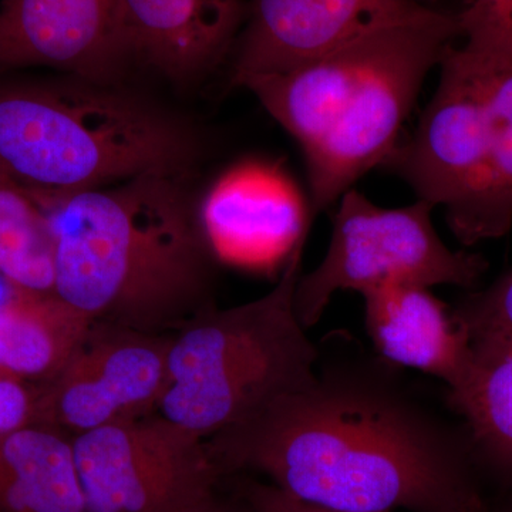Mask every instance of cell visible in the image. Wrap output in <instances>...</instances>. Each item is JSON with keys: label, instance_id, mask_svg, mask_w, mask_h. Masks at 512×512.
Segmentation results:
<instances>
[{"label": "cell", "instance_id": "obj_1", "mask_svg": "<svg viewBox=\"0 0 512 512\" xmlns=\"http://www.w3.org/2000/svg\"><path fill=\"white\" fill-rule=\"evenodd\" d=\"M207 441L221 478L254 474L284 493L336 510L477 512L466 434L387 377L323 370Z\"/></svg>", "mask_w": 512, "mask_h": 512}, {"label": "cell", "instance_id": "obj_2", "mask_svg": "<svg viewBox=\"0 0 512 512\" xmlns=\"http://www.w3.org/2000/svg\"><path fill=\"white\" fill-rule=\"evenodd\" d=\"M33 197L55 237L53 295L90 322L174 333L215 306V261L181 177Z\"/></svg>", "mask_w": 512, "mask_h": 512}, {"label": "cell", "instance_id": "obj_3", "mask_svg": "<svg viewBox=\"0 0 512 512\" xmlns=\"http://www.w3.org/2000/svg\"><path fill=\"white\" fill-rule=\"evenodd\" d=\"M467 2L436 3L419 18L242 86L301 146L313 217L393 153L427 74L463 37Z\"/></svg>", "mask_w": 512, "mask_h": 512}, {"label": "cell", "instance_id": "obj_4", "mask_svg": "<svg viewBox=\"0 0 512 512\" xmlns=\"http://www.w3.org/2000/svg\"><path fill=\"white\" fill-rule=\"evenodd\" d=\"M194 157L180 124L110 84L0 86V171L30 194H69L146 174L181 177Z\"/></svg>", "mask_w": 512, "mask_h": 512}, {"label": "cell", "instance_id": "obj_5", "mask_svg": "<svg viewBox=\"0 0 512 512\" xmlns=\"http://www.w3.org/2000/svg\"><path fill=\"white\" fill-rule=\"evenodd\" d=\"M305 245L266 295L212 306L175 330L158 414L208 440L315 380L319 350L293 302Z\"/></svg>", "mask_w": 512, "mask_h": 512}, {"label": "cell", "instance_id": "obj_6", "mask_svg": "<svg viewBox=\"0 0 512 512\" xmlns=\"http://www.w3.org/2000/svg\"><path fill=\"white\" fill-rule=\"evenodd\" d=\"M434 208L423 200L382 208L355 188L346 191L333 214L326 255L296 284L293 302L303 328L322 319L339 291L363 295L393 284L474 288L487 259L448 248L431 221Z\"/></svg>", "mask_w": 512, "mask_h": 512}, {"label": "cell", "instance_id": "obj_7", "mask_svg": "<svg viewBox=\"0 0 512 512\" xmlns=\"http://www.w3.org/2000/svg\"><path fill=\"white\" fill-rule=\"evenodd\" d=\"M439 66V87L419 124L382 167L403 178L417 200L446 208L448 227L473 247L488 180L483 92L461 43L447 50Z\"/></svg>", "mask_w": 512, "mask_h": 512}, {"label": "cell", "instance_id": "obj_8", "mask_svg": "<svg viewBox=\"0 0 512 512\" xmlns=\"http://www.w3.org/2000/svg\"><path fill=\"white\" fill-rule=\"evenodd\" d=\"M70 439L87 512H178L222 481L207 441L158 413Z\"/></svg>", "mask_w": 512, "mask_h": 512}, {"label": "cell", "instance_id": "obj_9", "mask_svg": "<svg viewBox=\"0 0 512 512\" xmlns=\"http://www.w3.org/2000/svg\"><path fill=\"white\" fill-rule=\"evenodd\" d=\"M171 335L93 323L63 369L39 384L36 424L73 437L157 413Z\"/></svg>", "mask_w": 512, "mask_h": 512}, {"label": "cell", "instance_id": "obj_10", "mask_svg": "<svg viewBox=\"0 0 512 512\" xmlns=\"http://www.w3.org/2000/svg\"><path fill=\"white\" fill-rule=\"evenodd\" d=\"M433 5L426 0H249L232 49V84L292 72L373 30L419 18Z\"/></svg>", "mask_w": 512, "mask_h": 512}, {"label": "cell", "instance_id": "obj_11", "mask_svg": "<svg viewBox=\"0 0 512 512\" xmlns=\"http://www.w3.org/2000/svg\"><path fill=\"white\" fill-rule=\"evenodd\" d=\"M197 214L214 261L252 272L285 268L315 218L284 170L256 160L225 171Z\"/></svg>", "mask_w": 512, "mask_h": 512}, {"label": "cell", "instance_id": "obj_12", "mask_svg": "<svg viewBox=\"0 0 512 512\" xmlns=\"http://www.w3.org/2000/svg\"><path fill=\"white\" fill-rule=\"evenodd\" d=\"M245 0H120L117 62H137L183 80L210 72L234 49Z\"/></svg>", "mask_w": 512, "mask_h": 512}, {"label": "cell", "instance_id": "obj_13", "mask_svg": "<svg viewBox=\"0 0 512 512\" xmlns=\"http://www.w3.org/2000/svg\"><path fill=\"white\" fill-rule=\"evenodd\" d=\"M120 0H2L0 66H43L110 84Z\"/></svg>", "mask_w": 512, "mask_h": 512}, {"label": "cell", "instance_id": "obj_14", "mask_svg": "<svg viewBox=\"0 0 512 512\" xmlns=\"http://www.w3.org/2000/svg\"><path fill=\"white\" fill-rule=\"evenodd\" d=\"M362 296L367 335L386 365L419 370L447 390L467 379L474 366L470 339L429 288L384 285Z\"/></svg>", "mask_w": 512, "mask_h": 512}, {"label": "cell", "instance_id": "obj_15", "mask_svg": "<svg viewBox=\"0 0 512 512\" xmlns=\"http://www.w3.org/2000/svg\"><path fill=\"white\" fill-rule=\"evenodd\" d=\"M461 43L483 92L488 136V180L477 244L512 228V32L471 30Z\"/></svg>", "mask_w": 512, "mask_h": 512}, {"label": "cell", "instance_id": "obj_16", "mask_svg": "<svg viewBox=\"0 0 512 512\" xmlns=\"http://www.w3.org/2000/svg\"><path fill=\"white\" fill-rule=\"evenodd\" d=\"M0 512H87L67 434L32 424L0 437Z\"/></svg>", "mask_w": 512, "mask_h": 512}, {"label": "cell", "instance_id": "obj_17", "mask_svg": "<svg viewBox=\"0 0 512 512\" xmlns=\"http://www.w3.org/2000/svg\"><path fill=\"white\" fill-rule=\"evenodd\" d=\"M92 325L55 295L18 293L0 306V372L33 384L49 382Z\"/></svg>", "mask_w": 512, "mask_h": 512}, {"label": "cell", "instance_id": "obj_18", "mask_svg": "<svg viewBox=\"0 0 512 512\" xmlns=\"http://www.w3.org/2000/svg\"><path fill=\"white\" fill-rule=\"evenodd\" d=\"M474 461L512 484V348L474 355L470 375L447 390Z\"/></svg>", "mask_w": 512, "mask_h": 512}, {"label": "cell", "instance_id": "obj_19", "mask_svg": "<svg viewBox=\"0 0 512 512\" xmlns=\"http://www.w3.org/2000/svg\"><path fill=\"white\" fill-rule=\"evenodd\" d=\"M56 247L46 212L0 171V275L32 295L55 292Z\"/></svg>", "mask_w": 512, "mask_h": 512}, {"label": "cell", "instance_id": "obj_20", "mask_svg": "<svg viewBox=\"0 0 512 512\" xmlns=\"http://www.w3.org/2000/svg\"><path fill=\"white\" fill-rule=\"evenodd\" d=\"M451 311L466 330L474 355L512 348V269Z\"/></svg>", "mask_w": 512, "mask_h": 512}, {"label": "cell", "instance_id": "obj_21", "mask_svg": "<svg viewBox=\"0 0 512 512\" xmlns=\"http://www.w3.org/2000/svg\"><path fill=\"white\" fill-rule=\"evenodd\" d=\"M39 384L0 372V437L36 424Z\"/></svg>", "mask_w": 512, "mask_h": 512}, {"label": "cell", "instance_id": "obj_22", "mask_svg": "<svg viewBox=\"0 0 512 512\" xmlns=\"http://www.w3.org/2000/svg\"><path fill=\"white\" fill-rule=\"evenodd\" d=\"M235 493L245 501L251 512H357L306 503L284 493L275 485L249 477H244L241 483L235 485Z\"/></svg>", "mask_w": 512, "mask_h": 512}, {"label": "cell", "instance_id": "obj_23", "mask_svg": "<svg viewBox=\"0 0 512 512\" xmlns=\"http://www.w3.org/2000/svg\"><path fill=\"white\" fill-rule=\"evenodd\" d=\"M512 0H468L461 10L463 35L470 30H505L510 25Z\"/></svg>", "mask_w": 512, "mask_h": 512}, {"label": "cell", "instance_id": "obj_24", "mask_svg": "<svg viewBox=\"0 0 512 512\" xmlns=\"http://www.w3.org/2000/svg\"><path fill=\"white\" fill-rule=\"evenodd\" d=\"M178 512H251V510L237 493L228 497L221 493L220 485H217L214 490L208 491L207 494Z\"/></svg>", "mask_w": 512, "mask_h": 512}, {"label": "cell", "instance_id": "obj_25", "mask_svg": "<svg viewBox=\"0 0 512 512\" xmlns=\"http://www.w3.org/2000/svg\"><path fill=\"white\" fill-rule=\"evenodd\" d=\"M480 512H493V511L490 510V507H488V504H487V505H485L483 510H481Z\"/></svg>", "mask_w": 512, "mask_h": 512}, {"label": "cell", "instance_id": "obj_26", "mask_svg": "<svg viewBox=\"0 0 512 512\" xmlns=\"http://www.w3.org/2000/svg\"><path fill=\"white\" fill-rule=\"evenodd\" d=\"M505 512H512V501L507 505V510H505Z\"/></svg>", "mask_w": 512, "mask_h": 512}, {"label": "cell", "instance_id": "obj_27", "mask_svg": "<svg viewBox=\"0 0 512 512\" xmlns=\"http://www.w3.org/2000/svg\"><path fill=\"white\" fill-rule=\"evenodd\" d=\"M507 32H512V16L510 20V25H508Z\"/></svg>", "mask_w": 512, "mask_h": 512}, {"label": "cell", "instance_id": "obj_28", "mask_svg": "<svg viewBox=\"0 0 512 512\" xmlns=\"http://www.w3.org/2000/svg\"><path fill=\"white\" fill-rule=\"evenodd\" d=\"M485 505H487V504H485ZM485 505H484V507H485ZM484 507H483V508H484ZM483 508H480V510H478L477 512H480L481 510H483Z\"/></svg>", "mask_w": 512, "mask_h": 512}]
</instances>
